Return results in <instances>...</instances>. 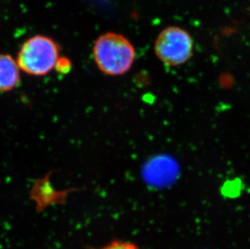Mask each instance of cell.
<instances>
[{
    "label": "cell",
    "instance_id": "cell-6",
    "mask_svg": "<svg viewBox=\"0 0 250 249\" xmlns=\"http://www.w3.org/2000/svg\"><path fill=\"white\" fill-rule=\"evenodd\" d=\"M55 69L59 71V73H68L71 71V62L66 58H59V61L57 62Z\"/></svg>",
    "mask_w": 250,
    "mask_h": 249
},
{
    "label": "cell",
    "instance_id": "cell-1",
    "mask_svg": "<svg viewBox=\"0 0 250 249\" xmlns=\"http://www.w3.org/2000/svg\"><path fill=\"white\" fill-rule=\"evenodd\" d=\"M92 54L97 68L109 76L128 73L136 59V52L130 41L123 34L111 32L97 38Z\"/></svg>",
    "mask_w": 250,
    "mask_h": 249
},
{
    "label": "cell",
    "instance_id": "cell-2",
    "mask_svg": "<svg viewBox=\"0 0 250 249\" xmlns=\"http://www.w3.org/2000/svg\"><path fill=\"white\" fill-rule=\"evenodd\" d=\"M60 46L46 36L36 35L23 43L17 57L21 71L36 77L45 76L55 69Z\"/></svg>",
    "mask_w": 250,
    "mask_h": 249
},
{
    "label": "cell",
    "instance_id": "cell-3",
    "mask_svg": "<svg viewBox=\"0 0 250 249\" xmlns=\"http://www.w3.org/2000/svg\"><path fill=\"white\" fill-rule=\"evenodd\" d=\"M194 48L191 35L178 26L164 28L154 44L156 57L167 66H179L187 63L194 54Z\"/></svg>",
    "mask_w": 250,
    "mask_h": 249
},
{
    "label": "cell",
    "instance_id": "cell-4",
    "mask_svg": "<svg viewBox=\"0 0 250 249\" xmlns=\"http://www.w3.org/2000/svg\"><path fill=\"white\" fill-rule=\"evenodd\" d=\"M21 83V69L9 54H0V92H11Z\"/></svg>",
    "mask_w": 250,
    "mask_h": 249
},
{
    "label": "cell",
    "instance_id": "cell-7",
    "mask_svg": "<svg viewBox=\"0 0 250 249\" xmlns=\"http://www.w3.org/2000/svg\"></svg>",
    "mask_w": 250,
    "mask_h": 249
},
{
    "label": "cell",
    "instance_id": "cell-5",
    "mask_svg": "<svg viewBox=\"0 0 250 249\" xmlns=\"http://www.w3.org/2000/svg\"><path fill=\"white\" fill-rule=\"evenodd\" d=\"M102 249H139L137 245L130 242L114 240Z\"/></svg>",
    "mask_w": 250,
    "mask_h": 249
}]
</instances>
